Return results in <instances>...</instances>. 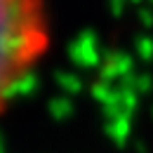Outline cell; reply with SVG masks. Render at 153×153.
<instances>
[{"label": "cell", "instance_id": "obj_1", "mask_svg": "<svg viewBox=\"0 0 153 153\" xmlns=\"http://www.w3.org/2000/svg\"><path fill=\"white\" fill-rule=\"evenodd\" d=\"M54 47L52 0H0V120Z\"/></svg>", "mask_w": 153, "mask_h": 153}]
</instances>
